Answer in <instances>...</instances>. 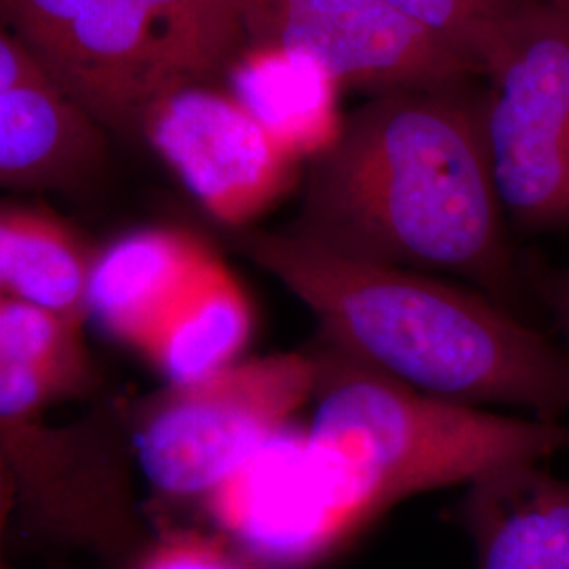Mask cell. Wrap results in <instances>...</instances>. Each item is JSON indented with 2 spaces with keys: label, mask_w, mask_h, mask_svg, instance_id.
I'll return each mask as SVG.
<instances>
[{
  "label": "cell",
  "mask_w": 569,
  "mask_h": 569,
  "mask_svg": "<svg viewBox=\"0 0 569 569\" xmlns=\"http://www.w3.org/2000/svg\"><path fill=\"white\" fill-rule=\"evenodd\" d=\"M465 82L373 96L308 163L291 232L348 258L458 274L509 306L512 258Z\"/></svg>",
  "instance_id": "cell-1"
},
{
  "label": "cell",
  "mask_w": 569,
  "mask_h": 569,
  "mask_svg": "<svg viewBox=\"0 0 569 569\" xmlns=\"http://www.w3.org/2000/svg\"><path fill=\"white\" fill-rule=\"evenodd\" d=\"M244 256L321 323L326 342L388 378L468 406L569 422V352L483 291L348 258L284 230H249Z\"/></svg>",
  "instance_id": "cell-2"
},
{
  "label": "cell",
  "mask_w": 569,
  "mask_h": 569,
  "mask_svg": "<svg viewBox=\"0 0 569 569\" xmlns=\"http://www.w3.org/2000/svg\"><path fill=\"white\" fill-rule=\"evenodd\" d=\"M310 448L371 523L397 502L568 451L569 422L519 418L406 387L323 342Z\"/></svg>",
  "instance_id": "cell-3"
},
{
  "label": "cell",
  "mask_w": 569,
  "mask_h": 569,
  "mask_svg": "<svg viewBox=\"0 0 569 569\" xmlns=\"http://www.w3.org/2000/svg\"><path fill=\"white\" fill-rule=\"evenodd\" d=\"M26 42L103 131H140L188 84H222L247 44L241 0H0Z\"/></svg>",
  "instance_id": "cell-4"
},
{
  "label": "cell",
  "mask_w": 569,
  "mask_h": 569,
  "mask_svg": "<svg viewBox=\"0 0 569 569\" xmlns=\"http://www.w3.org/2000/svg\"><path fill=\"white\" fill-rule=\"evenodd\" d=\"M483 79L481 124L507 220L569 230V13L519 0Z\"/></svg>",
  "instance_id": "cell-5"
},
{
  "label": "cell",
  "mask_w": 569,
  "mask_h": 569,
  "mask_svg": "<svg viewBox=\"0 0 569 569\" xmlns=\"http://www.w3.org/2000/svg\"><path fill=\"white\" fill-rule=\"evenodd\" d=\"M315 387V352L266 355L169 385L143 409L136 430L146 479L171 498H204L293 422Z\"/></svg>",
  "instance_id": "cell-6"
},
{
  "label": "cell",
  "mask_w": 569,
  "mask_h": 569,
  "mask_svg": "<svg viewBox=\"0 0 569 569\" xmlns=\"http://www.w3.org/2000/svg\"><path fill=\"white\" fill-rule=\"evenodd\" d=\"M203 500L222 538L260 569L315 568L369 523L293 422Z\"/></svg>",
  "instance_id": "cell-7"
},
{
  "label": "cell",
  "mask_w": 569,
  "mask_h": 569,
  "mask_svg": "<svg viewBox=\"0 0 569 569\" xmlns=\"http://www.w3.org/2000/svg\"><path fill=\"white\" fill-rule=\"evenodd\" d=\"M140 133L220 224L244 228L283 199L300 167L224 84H188L154 103Z\"/></svg>",
  "instance_id": "cell-8"
},
{
  "label": "cell",
  "mask_w": 569,
  "mask_h": 569,
  "mask_svg": "<svg viewBox=\"0 0 569 569\" xmlns=\"http://www.w3.org/2000/svg\"><path fill=\"white\" fill-rule=\"evenodd\" d=\"M247 42L319 61L345 91L373 96L465 82L472 68L382 0H241Z\"/></svg>",
  "instance_id": "cell-9"
},
{
  "label": "cell",
  "mask_w": 569,
  "mask_h": 569,
  "mask_svg": "<svg viewBox=\"0 0 569 569\" xmlns=\"http://www.w3.org/2000/svg\"><path fill=\"white\" fill-rule=\"evenodd\" d=\"M103 129L41 58L0 21V190H53L87 180Z\"/></svg>",
  "instance_id": "cell-10"
},
{
  "label": "cell",
  "mask_w": 569,
  "mask_h": 569,
  "mask_svg": "<svg viewBox=\"0 0 569 569\" xmlns=\"http://www.w3.org/2000/svg\"><path fill=\"white\" fill-rule=\"evenodd\" d=\"M218 256L178 228H143L93 256L87 308L117 340L142 352Z\"/></svg>",
  "instance_id": "cell-11"
},
{
  "label": "cell",
  "mask_w": 569,
  "mask_h": 569,
  "mask_svg": "<svg viewBox=\"0 0 569 569\" xmlns=\"http://www.w3.org/2000/svg\"><path fill=\"white\" fill-rule=\"evenodd\" d=\"M462 517L477 569H569V479L542 465L468 486Z\"/></svg>",
  "instance_id": "cell-12"
},
{
  "label": "cell",
  "mask_w": 569,
  "mask_h": 569,
  "mask_svg": "<svg viewBox=\"0 0 569 569\" xmlns=\"http://www.w3.org/2000/svg\"><path fill=\"white\" fill-rule=\"evenodd\" d=\"M222 84L298 163L326 154L345 129V89L302 51L247 42Z\"/></svg>",
  "instance_id": "cell-13"
},
{
  "label": "cell",
  "mask_w": 569,
  "mask_h": 569,
  "mask_svg": "<svg viewBox=\"0 0 569 569\" xmlns=\"http://www.w3.org/2000/svg\"><path fill=\"white\" fill-rule=\"evenodd\" d=\"M93 256L58 216L0 203V296L82 327Z\"/></svg>",
  "instance_id": "cell-14"
},
{
  "label": "cell",
  "mask_w": 569,
  "mask_h": 569,
  "mask_svg": "<svg viewBox=\"0 0 569 569\" xmlns=\"http://www.w3.org/2000/svg\"><path fill=\"white\" fill-rule=\"evenodd\" d=\"M253 327L243 287L216 258L142 352L169 385H186L239 361Z\"/></svg>",
  "instance_id": "cell-15"
},
{
  "label": "cell",
  "mask_w": 569,
  "mask_h": 569,
  "mask_svg": "<svg viewBox=\"0 0 569 569\" xmlns=\"http://www.w3.org/2000/svg\"><path fill=\"white\" fill-rule=\"evenodd\" d=\"M420 23L483 77L519 0H382Z\"/></svg>",
  "instance_id": "cell-16"
},
{
  "label": "cell",
  "mask_w": 569,
  "mask_h": 569,
  "mask_svg": "<svg viewBox=\"0 0 569 569\" xmlns=\"http://www.w3.org/2000/svg\"><path fill=\"white\" fill-rule=\"evenodd\" d=\"M81 376L60 367L0 363V425L26 422Z\"/></svg>",
  "instance_id": "cell-17"
},
{
  "label": "cell",
  "mask_w": 569,
  "mask_h": 569,
  "mask_svg": "<svg viewBox=\"0 0 569 569\" xmlns=\"http://www.w3.org/2000/svg\"><path fill=\"white\" fill-rule=\"evenodd\" d=\"M136 569H253L224 538L173 531L154 542Z\"/></svg>",
  "instance_id": "cell-18"
},
{
  "label": "cell",
  "mask_w": 569,
  "mask_h": 569,
  "mask_svg": "<svg viewBox=\"0 0 569 569\" xmlns=\"http://www.w3.org/2000/svg\"><path fill=\"white\" fill-rule=\"evenodd\" d=\"M547 302L566 338V350L569 352V268L550 281L547 287Z\"/></svg>",
  "instance_id": "cell-19"
},
{
  "label": "cell",
  "mask_w": 569,
  "mask_h": 569,
  "mask_svg": "<svg viewBox=\"0 0 569 569\" xmlns=\"http://www.w3.org/2000/svg\"><path fill=\"white\" fill-rule=\"evenodd\" d=\"M13 500H16V486H13V477L9 472V468L4 465V460L0 458V569H4V533H7V523H9V515L13 509Z\"/></svg>",
  "instance_id": "cell-20"
},
{
  "label": "cell",
  "mask_w": 569,
  "mask_h": 569,
  "mask_svg": "<svg viewBox=\"0 0 569 569\" xmlns=\"http://www.w3.org/2000/svg\"><path fill=\"white\" fill-rule=\"evenodd\" d=\"M545 2H549L552 7H557V9H561V11L569 13V0H545Z\"/></svg>",
  "instance_id": "cell-21"
}]
</instances>
